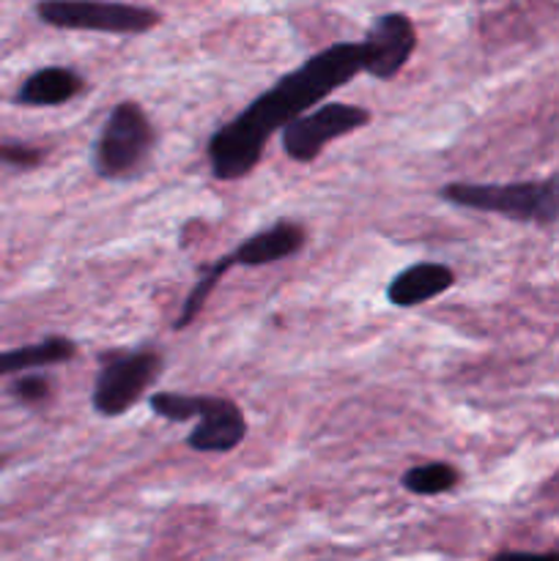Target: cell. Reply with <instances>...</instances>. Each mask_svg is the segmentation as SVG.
Instances as JSON below:
<instances>
[{"mask_svg": "<svg viewBox=\"0 0 559 561\" xmlns=\"http://www.w3.org/2000/svg\"><path fill=\"white\" fill-rule=\"evenodd\" d=\"M373 121V113L362 104L351 102H321L312 110L301 113L280 129L285 157L299 164H310L327 151L340 137H349L354 131L365 129Z\"/></svg>", "mask_w": 559, "mask_h": 561, "instance_id": "obj_6", "label": "cell"}, {"mask_svg": "<svg viewBox=\"0 0 559 561\" xmlns=\"http://www.w3.org/2000/svg\"><path fill=\"white\" fill-rule=\"evenodd\" d=\"M80 351V345L69 337H44L38 343L20 345V348L0 351V378L5 376H20L27 370H42V367H55L71 362Z\"/></svg>", "mask_w": 559, "mask_h": 561, "instance_id": "obj_12", "label": "cell"}, {"mask_svg": "<svg viewBox=\"0 0 559 561\" xmlns=\"http://www.w3.org/2000/svg\"><path fill=\"white\" fill-rule=\"evenodd\" d=\"M447 206L497 214L524 225H551L559 219V181H513V184H475L453 181L438 190Z\"/></svg>", "mask_w": 559, "mask_h": 561, "instance_id": "obj_3", "label": "cell"}, {"mask_svg": "<svg viewBox=\"0 0 559 561\" xmlns=\"http://www.w3.org/2000/svg\"><path fill=\"white\" fill-rule=\"evenodd\" d=\"M493 561H559V553H499Z\"/></svg>", "mask_w": 559, "mask_h": 561, "instance_id": "obj_18", "label": "cell"}, {"mask_svg": "<svg viewBox=\"0 0 559 561\" xmlns=\"http://www.w3.org/2000/svg\"><path fill=\"white\" fill-rule=\"evenodd\" d=\"M362 75L360 42H334L318 49L272 88L258 93L241 113L212 131L206 142L208 170L217 181L247 179L261 162L269 140L334 91Z\"/></svg>", "mask_w": 559, "mask_h": 561, "instance_id": "obj_1", "label": "cell"}, {"mask_svg": "<svg viewBox=\"0 0 559 561\" xmlns=\"http://www.w3.org/2000/svg\"><path fill=\"white\" fill-rule=\"evenodd\" d=\"M9 394L22 405H42L53 398V381L44 373L27 370L9 387Z\"/></svg>", "mask_w": 559, "mask_h": 561, "instance_id": "obj_16", "label": "cell"}, {"mask_svg": "<svg viewBox=\"0 0 559 561\" xmlns=\"http://www.w3.org/2000/svg\"><path fill=\"white\" fill-rule=\"evenodd\" d=\"M164 373V356L151 345L142 348L110 351L99 359L96 378L91 389V405L104 420H118L126 411L135 409L148 389Z\"/></svg>", "mask_w": 559, "mask_h": 561, "instance_id": "obj_4", "label": "cell"}, {"mask_svg": "<svg viewBox=\"0 0 559 561\" xmlns=\"http://www.w3.org/2000/svg\"><path fill=\"white\" fill-rule=\"evenodd\" d=\"M36 16L58 31L110 33V36H142L162 22L157 9L118 0H38Z\"/></svg>", "mask_w": 559, "mask_h": 561, "instance_id": "obj_5", "label": "cell"}, {"mask_svg": "<svg viewBox=\"0 0 559 561\" xmlns=\"http://www.w3.org/2000/svg\"><path fill=\"white\" fill-rule=\"evenodd\" d=\"M203 400L206 394H192V392H151L148 394V409L153 411V416L164 422H173V425H184L201 416Z\"/></svg>", "mask_w": 559, "mask_h": 561, "instance_id": "obj_15", "label": "cell"}, {"mask_svg": "<svg viewBox=\"0 0 559 561\" xmlns=\"http://www.w3.org/2000/svg\"><path fill=\"white\" fill-rule=\"evenodd\" d=\"M362 47V75L373 80H395L409 66L417 49V27L411 16L400 11L378 14L367 27Z\"/></svg>", "mask_w": 559, "mask_h": 561, "instance_id": "obj_7", "label": "cell"}, {"mask_svg": "<svg viewBox=\"0 0 559 561\" xmlns=\"http://www.w3.org/2000/svg\"><path fill=\"white\" fill-rule=\"evenodd\" d=\"M453 288V268L436 261H420L395 274V277L389 279L384 296H387L389 305L398 307V310H411V307H422L427 305V301L438 299V296H444Z\"/></svg>", "mask_w": 559, "mask_h": 561, "instance_id": "obj_10", "label": "cell"}, {"mask_svg": "<svg viewBox=\"0 0 559 561\" xmlns=\"http://www.w3.org/2000/svg\"><path fill=\"white\" fill-rule=\"evenodd\" d=\"M458 482L460 471L455 466L442 463V460L414 466V469L403 471V477H400V485L414 493V496H442V493L453 491Z\"/></svg>", "mask_w": 559, "mask_h": 561, "instance_id": "obj_14", "label": "cell"}, {"mask_svg": "<svg viewBox=\"0 0 559 561\" xmlns=\"http://www.w3.org/2000/svg\"><path fill=\"white\" fill-rule=\"evenodd\" d=\"M307 244L305 225L294 222V219H280V222L269 225V228L255 230L230 252H225L230 268H258L269 266V263H280L294 257Z\"/></svg>", "mask_w": 559, "mask_h": 561, "instance_id": "obj_9", "label": "cell"}, {"mask_svg": "<svg viewBox=\"0 0 559 561\" xmlns=\"http://www.w3.org/2000/svg\"><path fill=\"white\" fill-rule=\"evenodd\" d=\"M228 272H230V263H228V257H225V255L223 257H214V261L208 263V266L201 268V274H197L195 285H192V290H190V294H186L184 307H181L179 318H175V323H173L175 332H184V329H190L192 323L197 321V316H201L203 307H206L208 296L214 294V288H217V285L223 283V277Z\"/></svg>", "mask_w": 559, "mask_h": 561, "instance_id": "obj_13", "label": "cell"}, {"mask_svg": "<svg viewBox=\"0 0 559 561\" xmlns=\"http://www.w3.org/2000/svg\"><path fill=\"white\" fill-rule=\"evenodd\" d=\"M247 438V416L239 403L219 394H206L195 427L186 436V447L201 455H228Z\"/></svg>", "mask_w": 559, "mask_h": 561, "instance_id": "obj_8", "label": "cell"}, {"mask_svg": "<svg viewBox=\"0 0 559 561\" xmlns=\"http://www.w3.org/2000/svg\"><path fill=\"white\" fill-rule=\"evenodd\" d=\"M47 159V148L33 146V142L22 140H5L0 142V168L11 170H36Z\"/></svg>", "mask_w": 559, "mask_h": 561, "instance_id": "obj_17", "label": "cell"}, {"mask_svg": "<svg viewBox=\"0 0 559 561\" xmlns=\"http://www.w3.org/2000/svg\"><path fill=\"white\" fill-rule=\"evenodd\" d=\"M157 151V129L142 104L124 99L104 118L91 142V168L99 179L126 184L146 173Z\"/></svg>", "mask_w": 559, "mask_h": 561, "instance_id": "obj_2", "label": "cell"}, {"mask_svg": "<svg viewBox=\"0 0 559 561\" xmlns=\"http://www.w3.org/2000/svg\"><path fill=\"white\" fill-rule=\"evenodd\" d=\"M85 91V80L69 66H44L20 82L14 104L20 107H60Z\"/></svg>", "mask_w": 559, "mask_h": 561, "instance_id": "obj_11", "label": "cell"}]
</instances>
